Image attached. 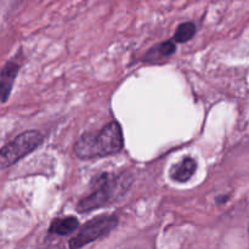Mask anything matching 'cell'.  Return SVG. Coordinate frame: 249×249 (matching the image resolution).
I'll return each mask as SVG.
<instances>
[{
  "label": "cell",
  "instance_id": "cell-4",
  "mask_svg": "<svg viewBox=\"0 0 249 249\" xmlns=\"http://www.w3.org/2000/svg\"><path fill=\"white\" fill-rule=\"evenodd\" d=\"M119 218L117 215H99L91 219L80 229L74 237L71 238L68 242V248L80 249L89 243L105 237L117 228Z\"/></svg>",
  "mask_w": 249,
  "mask_h": 249
},
{
  "label": "cell",
  "instance_id": "cell-9",
  "mask_svg": "<svg viewBox=\"0 0 249 249\" xmlns=\"http://www.w3.org/2000/svg\"><path fill=\"white\" fill-rule=\"evenodd\" d=\"M196 34V26L192 22H185L177 28L174 34V41L177 43H186L191 40Z\"/></svg>",
  "mask_w": 249,
  "mask_h": 249
},
{
  "label": "cell",
  "instance_id": "cell-1",
  "mask_svg": "<svg viewBox=\"0 0 249 249\" xmlns=\"http://www.w3.org/2000/svg\"><path fill=\"white\" fill-rule=\"evenodd\" d=\"M95 190L87 197H83L77 204V212L87 213L113 204L119 201L133 185V175L128 172L105 173L92 180Z\"/></svg>",
  "mask_w": 249,
  "mask_h": 249
},
{
  "label": "cell",
  "instance_id": "cell-5",
  "mask_svg": "<svg viewBox=\"0 0 249 249\" xmlns=\"http://www.w3.org/2000/svg\"><path fill=\"white\" fill-rule=\"evenodd\" d=\"M18 71L19 65L15 61H9L2 67L0 72V102H6L9 100Z\"/></svg>",
  "mask_w": 249,
  "mask_h": 249
},
{
  "label": "cell",
  "instance_id": "cell-2",
  "mask_svg": "<svg viewBox=\"0 0 249 249\" xmlns=\"http://www.w3.org/2000/svg\"><path fill=\"white\" fill-rule=\"evenodd\" d=\"M124 146L123 131L118 122H109L101 130L85 133L74 145V153L80 160H95L121 152Z\"/></svg>",
  "mask_w": 249,
  "mask_h": 249
},
{
  "label": "cell",
  "instance_id": "cell-8",
  "mask_svg": "<svg viewBox=\"0 0 249 249\" xmlns=\"http://www.w3.org/2000/svg\"><path fill=\"white\" fill-rule=\"evenodd\" d=\"M175 50H177V45H175L174 41L168 40L164 41V43H160L157 44V45L152 46V48L146 53L143 60L148 61V62H153V61L170 57V56L175 53Z\"/></svg>",
  "mask_w": 249,
  "mask_h": 249
},
{
  "label": "cell",
  "instance_id": "cell-7",
  "mask_svg": "<svg viewBox=\"0 0 249 249\" xmlns=\"http://www.w3.org/2000/svg\"><path fill=\"white\" fill-rule=\"evenodd\" d=\"M79 228V221L74 216H66L53 220L49 232L58 236H67L74 232Z\"/></svg>",
  "mask_w": 249,
  "mask_h": 249
},
{
  "label": "cell",
  "instance_id": "cell-6",
  "mask_svg": "<svg viewBox=\"0 0 249 249\" xmlns=\"http://www.w3.org/2000/svg\"><path fill=\"white\" fill-rule=\"evenodd\" d=\"M197 170V162L192 157H185L170 169V178L177 182H186Z\"/></svg>",
  "mask_w": 249,
  "mask_h": 249
},
{
  "label": "cell",
  "instance_id": "cell-10",
  "mask_svg": "<svg viewBox=\"0 0 249 249\" xmlns=\"http://www.w3.org/2000/svg\"><path fill=\"white\" fill-rule=\"evenodd\" d=\"M229 199V196L228 195H226V196H224V197H216V203H224V202H226Z\"/></svg>",
  "mask_w": 249,
  "mask_h": 249
},
{
  "label": "cell",
  "instance_id": "cell-3",
  "mask_svg": "<svg viewBox=\"0 0 249 249\" xmlns=\"http://www.w3.org/2000/svg\"><path fill=\"white\" fill-rule=\"evenodd\" d=\"M43 140V134L38 130H27L19 134L17 138L0 148V169L11 167L28 156L41 145Z\"/></svg>",
  "mask_w": 249,
  "mask_h": 249
}]
</instances>
